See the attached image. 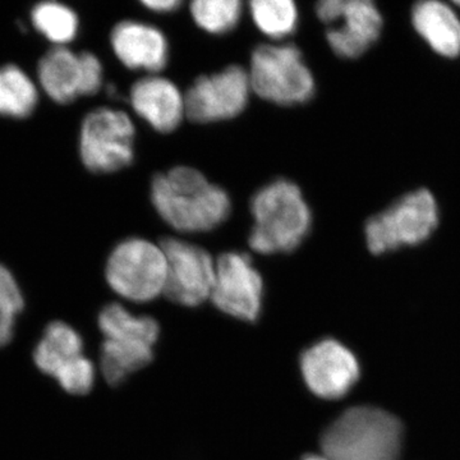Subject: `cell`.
Instances as JSON below:
<instances>
[{
    "mask_svg": "<svg viewBox=\"0 0 460 460\" xmlns=\"http://www.w3.org/2000/svg\"><path fill=\"white\" fill-rule=\"evenodd\" d=\"M151 201L160 217L181 233L210 232L222 226L232 211L226 190L190 166L156 174L151 183Z\"/></svg>",
    "mask_w": 460,
    "mask_h": 460,
    "instance_id": "obj_1",
    "label": "cell"
},
{
    "mask_svg": "<svg viewBox=\"0 0 460 460\" xmlns=\"http://www.w3.org/2000/svg\"><path fill=\"white\" fill-rule=\"evenodd\" d=\"M253 223L248 243L257 253H288L301 246L311 229L313 214L293 181L278 180L251 199Z\"/></svg>",
    "mask_w": 460,
    "mask_h": 460,
    "instance_id": "obj_2",
    "label": "cell"
},
{
    "mask_svg": "<svg viewBox=\"0 0 460 460\" xmlns=\"http://www.w3.org/2000/svg\"><path fill=\"white\" fill-rule=\"evenodd\" d=\"M402 428L393 414L374 407L345 411L321 436L329 460H398Z\"/></svg>",
    "mask_w": 460,
    "mask_h": 460,
    "instance_id": "obj_3",
    "label": "cell"
},
{
    "mask_svg": "<svg viewBox=\"0 0 460 460\" xmlns=\"http://www.w3.org/2000/svg\"><path fill=\"white\" fill-rule=\"evenodd\" d=\"M251 90L283 107L305 104L314 95V78L301 50L292 44L260 45L251 56Z\"/></svg>",
    "mask_w": 460,
    "mask_h": 460,
    "instance_id": "obj_4",
    "label": "cell"
},
{
    "mask_svg": "<svg viewBox=\"0 0 460 460\" xmlns=\"http://www.w3.org/2000/svg\"><path fill=\"white\" fill-rule=\"evenodd\" d=\"M105 278L109 287L128 301L140 304L153 301L164 295V251L147 239H126L109 256Z\"/></svg>",
    "mask_w": 460,
    "mask_h": 460,
    "instance_id": "obj_5",
    "label": "cell"
},
{
    "mask_svg": "<svg viewBox=\"0 0 460 460\" xmlns=\"http://www.w3.org/2000/svg\"><path fill=\"white\" fill-rule=\"evenodd\" d=\"M438 210L434 196L419 190L399 199L366 226V241L372 253L389 252L422 243L438 228Z\"/></svg>",
    "mask_w": 460,
    "mask_h": 460,
    "instance_id": "obj_6",
    "label": "cell"
},
{
    "mask_svg": "<svg viewBox=\"0 0 460 460\" xmlns=\"http://www.w3.org/2000/svg\"><path fill=\"white\" fill-rule=\"evenodd\" d=\"M136 129L122 111L99 108L84 117L80 132V155L93 172H114L135 159Z\"/></svg>",
    "mask_w": 460,
    "mask_h": 460,
    "instance_id": "obj_7",
    "label": "cell"
},
{
    "mask_svg": "<svg viewBox=\"0 0 460 460\" xmlns=\"http://www.w3.org/2000/svg\"><path fill=\"white\" fill-rule=\"evenodd\" d=\"M160 246L166 257V298L186 307H196L210 298L217 271L210 253L178 238H165Z\"/></svg>",
    "mask_w": 460,
    "mask_h": 460,
    "instance_id": "obj_8",
    "label": "cell"
},
{
    "mask_svg": "<svg viewBox=\"0 0 460 460\" xmlns=\"http://www.w3.org/2000/svg\"><path fill=\"white\" fill-rule=\"evenodd\" d=\"M250 75L243 66H229L222 72L201 75L184 96L186 115L195 123L232 119L246 109Z\"/></svg>",
    "mask_w": 460,
    "mask_h": 460,
    "instance_id": "obj_9",
    "label": "cell"
},
{
    "mask_svg": "<svg viewBox=\"0 0 460 460\" xmlns=\"http://www.w3.org/2000/svg\"><path fill=\"white\" fill-rule=\"evenodd\" d=\"M263 281L246 253L226 252L217 260L210 299L224 314L255 323L261 314Z\"/></svg>",
    "mask_w": 460,
    "mask_h": 460,
    "instance_id": "obj_10",
    "label": "cell"
},
{
    "mask_svg": "<svg viewBox=\"0 0 460 460\" xmlns=\"http://www.w3.org/2000/svg\"><path fill=\"white\" fill-rule=\"evenodd\" d=\"M301 371L308 389L323 399L343 398L359 377L356 357L334 339H325L305 349Z\"/></svg>",
    "mask_w": 460,
    "mask_h": 460,
    "instance_id": "obj_11",
    "label": "cell"
},
{
    "mask_svg": "<svg viewBox=\"0 0 460 460\" xmlns=\"http://www.w3.org/2000/svg\"><path fill=\"white\" fill-rule=\"evenodd\" d=\"M111 48L127 68L159 74L168 63L169 47L164 33L136 21H123L111 31Z\"/></svg>",
    "mask_w": 460,
    "mask_h": 460,
    "instance_id": "obj_12",
    "label": "cell"
},
{
    "mask_svg": "<svg viewBox=\"0 0 460 460\" xmlns=\"http://www.w3.org/2000/svg\"><path fill=\"white\" fill-rule=\"evenodd\" d=\"M129 98L138 117L160 133L175 131L186 115L184 96L180 89L159 75L138 80L131 87Z\"/></svg>",
    "mask_w": 460,
    "mask_h": 460,
    "instance_id": "obj_13",
    "label": "cell"
},
{
    "mask_svg": "<svg viewBox=\"0 0 460 460\" xmlns=\"http://www.w3.org/2000/svg\"><path fill=\"white\" fill-rule=\"evenodd\" d=\"M344 21L326 33L330 48L338 57L354 59L366 53L377 41L383 18L376 5L368 0H344Z\"/></svg>",
    "mask_w": 460,
    "mask_h": 460,
    "instance_id": "obj_14",
    "label": "cell"
},
{
    "mask_svg": "<svg viewBox=\"0 0 460 460\" xmlns=\"http://www.w3.org/2000/svg\"><path fill=\"white\" fill-rule=\"evenodd\" d=\"M42 89L58 104H68L83 96V65L80 53L66 47L48 50L38 65Z\"/></svg>",
    "mask_w": 460,
    "mask_h": 460,
    "instance_id": "obj_15",
    "label": "cell"
},
{
    "mask_svg": "<svg viewBox=\"0 0 460 460\" xmlns=\"http://www.w3.org/2000/svg\"><path fill=\"white\" fill-rule=\"evenodd\" d=\"M84 356L83 337L65 321L47 325L32 352L36 368L54 380Z\"/></svg>",
    "mask_w": 460,
    "mask_h": 460,
    "instance_id": "obj_16",
    "label": "cell"
},
{
    "mask_svg": "<svg viewBox=\"0 0 460 460\" xmlns=\"http://www.w3.org/2000/svg\"><path fill=\"white\" fill-rule=\"evenodd\" d=\"M414 29L429 47L447 58L460 54V20L453 9L441 2H423L411 14Z\"/></svg>",
    "mask_w": 460,
    "mask_h": 460,
    "instance_id": "obj_17",
    "label": "cell"
},
{
    "mask_svg": "<svg viewBox=\"0 0 460 460\" xmlns=\"http://www.w3.org/2000/svg\"><path fill=\"white\" fill-rule=\"evenodd\" d=\"M151 345L123 339H104L100 352V370L111 386H118L154 359Z\"/></svg>",
    "mask_w": 460,
    "mask_h": 460,
    "instance_id": "obj_18",
    "label": "cell"
},
{
    "mask_svg": "<svg viewBox=\"0 0 460 460\" xmlns=\"http://www.w3.org/2000/svg\"><path fill=\"white\" fill-rule=\"evenodd\" d=\"M98 325L104 339L142 341L154 347L160 335V326L150 316H136L119 304L102 308Z\"/></svg>",
    "mask_w": 460,
    "mask_h": 460,
    "instance_id": "obj_19",
    "label": "cell"
},
{
    "mask_svg": "<svg viewBox=\"0 0 460 460\" xmlns=\"http://www.w3.org/2000/svg\"><path fill=\"white\" fill-rule=\"evenodd\" d=\"M38 102V87L21 66L11 63L0 66V115L26 118Z\"/></svg>",
    "mask_w": 460,
    "mask_h": 460,
    "instance_id": "obj_20",
    "label": "cell"
},
{
    "mask_svg": "<svg viewBox=\"0 0 460 460\" xmlns=\"http://www.w3.org/2000/svg\"><path fill=\"white\" fill-rule=\"evenodd\" d=\"M33 26L57 47H65L78 33L80 21L74 9L58 2H41L31 11Z\"/></svg>",
    "mask_w": 460,
    "mask_h": 460,
    "instance_id": "obj_21",
    "label": "cell"
},
{
    "mask_svg": "<svg viewBox=\"0 0 460 460\" xmlns=\"http://www.w3.org/2000/svg\"><path fill=\"white\" fill-rule=\"evenodd\" d=\"M250 12L257 29L272 40H281L296 31L298 9L292 0H253Z\"/></svg>",
    "mask_w": 460,
    "mask_h": 460,
    "instance_id": "obj_22",
    "label": "cell"
},
{
    "mask_svg": "<svg viewBox=\"0 0 460 460\" xmlns=\"http://www.w3.org/2000/svg\"><path fill=\"white\" fill-rule=\"evenodd\" d=\"M243 5L239 0H196L190 3L193 20L206 32L223 35L238 25Z\"/></svg>",
    "mask_w": 460,
    "mask_h": 460,
    "instance_id": "obj_23",
    "label": "cell"
},
{
    "mask_svg": "<svg viewBox=\"0 0 460 460\" xmlns=\"http://www.w3.org/2000/svg\"><path fill=\"white\" fill-rule=\"evenodd\" d=\"M25 310L22 289L7 266L0 262V349L14 338L17 319Z\"/></svg>",
    "mask_w": 460,
    "mask_h": 460,
    "instance_id": "obj_24",
    "label": "cell"
},
{
    "mask_svg": "<svg viewBox=\"0 0 460 460\" xmlns=\"http://www.w3.org/2000/svg\"><path fill=\"white\" fill-rule=\"evenodd\" d=\"M83 65V96L95 95L104 83V69L98 57L90 51H81Z\"/></svg>",
    "mask_w": 460,
    "mask_h": 460,
    "instance_id": "obj_25",
    "label": "cell"
},
{
    "mask_svg": "<svg viewBox=\"0 0 460 460\" xmlns=\"http://www.w3.org/2000/svg\"><path fill=\"white\" fill-rule=\"evenodd\" d=\"M344 0H323L317 3V17L326 25H334L343 13Z\"/></svg>",
    "mask_w": 460,
    "mask_h": 460,
    "instance_id": "obj_26",
    "label": "cell"
},
{
    "mask_svg": "<svg viewBox=\"0 0 460 460\" xmlns=\"http://www.w3.org/2000/svg\"><path fill=\"white\" fill-rule=\"evenodd\" d=\"M142 5L156 13H171L181 7V2L180 0H145Z\"/></svg>",
    "mask_w": 460,
    "mask_h": 460,
    "instance_id": "obj_27",
    "label": "cell"
},
{
    "mask_svg": "<svg viewBox=\"0 0 460 460\" xmlns=\"http://www.w3.org/2000/svg\"><path fill=\"white\" fill-rule=\"evenodd\" d=\"M302 460H329L325 456H307Z\"/></svg>",
    "mask_w": 460,
    "mask_h": 460,
    "instance_id": "obj_28",
    "label": "cell"
}]
</instances>
